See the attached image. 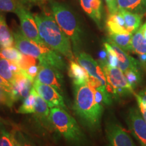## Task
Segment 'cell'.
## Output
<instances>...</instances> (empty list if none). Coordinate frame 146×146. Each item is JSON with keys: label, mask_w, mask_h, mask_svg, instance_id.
<instances>
[{"label": "cell", "mask_w": 146, "mask_h": 146, "mask_svg": "<svg viewBox=\"0 0 146 146\" xmlns=\"http://www.w3.org/2000/svg\"><path fill=\"white\" fill-rule=\"evenodd\" d=\"M125 75L126 78H127L128 83H129V85H131L133 89H135L141 83V70H128L126 72H125Z\"/></svg>", "instance_id": "obj_27"}, {"label": "cell", "mask_w": 146, "mask_h": 146, "mask_svg": "<svg viewBox=\"0 0 146 146\" xmlns=\"http://www.w3.org/2000/svg\"><path fill=\"white\" fill-rule=\"evenodd\" d=\"M15 47L22 54L29 55L39 60V63L47 64L60 70L66 68L65 62L59 53L45 44H38L28 39L20 31L12 32Z\"/></svg>", "instance_id": "obj_3"}, {"label": "cell", "mask_w": 146, "mask_h": 146, "mask_svg": "<svg viewBox=\"0 0 146 146\" xmlns=\"http://www.w3.org/2000/svg\"><path fill=\"white\" fill-rule=\"evenodd\" d=\"M68 76L72 80L74 85L88 84L89 75L87 70L78 62L70 61L68 66Z\"/></svg>", "instance_id": "obj_17"}, {"label": "cell", "mask_w": 146, "mask_h": 146, "mask_svg": "<svg viewBox=\"0 0 146 146\" xmlns=\"http://www.w3.org/2000/svg\"><path fill=\"white\" fill-rule=\"evenodd\" d=\"M0 87L12 93V85L0 76Z\"/></svg>", "instance_id": "obj_39"}, {"label": "cell", "mask_w": 146, "mask_h": 146, "mask_svg": "<svg viewBox=\"0 0 146 146\" xmlns=\"http://www.w3.org/2000/svg\"><path fill=\"white\" fill-rule=\"evenodd\" d=\"M33 88L35 89L37 94L47 102L49 107L61 108L66 110L63 97L56 89L48 85L40 83L37 80H35Z\"/></svg>", "instance_id": "obj_10"}, {"label": "cell", "mask_w": 146, "mask_h": 146, "mask_svg": "<svg viewBox=\"0 0 146 146\" xmlns=\"http://www.w3.org/2000/svg\"><path fill=\"white\" fill-rule=\"evenodd\" d=\"M21 69L17 62L5 59H0V76L11 85L15 81Z\"/></svg>", "instance_id": "obj_18"}, {"label": "cell", "mask_w": 146, "mask_h": 146, "mask_svg": "<svg viewBox=\"0 0 146 146\" xmlns=\"http://www.w3.org/2000/svg\"><path fill=\"white\" fill-rule=\"evenodd\" d=\"M25 72L35 81L36 77V76H37L38 72H39V65L33 66L31 67V68H29L28 70H25Z\"/></svg>", "instance_id": "obj_37"}, {"label": "cell", "mask_w": 146, "mask_h": 146, "mask_svg": "<svg viewBox=\"0 0 146 146\" xmlns=\"http://www.w3.org/2000/svg\"><path fill=\"white\" fill-rule=\"evenodd\" d=\"M3 128H4V127L3 126L2 123H1V122L0 121V131H1L2 129H3Z\"/></svg>", "instance_id": "obj_42"}, {"label": "cell", "mask_w": 146, "mask_h": 146, "mask_svg": "<svg viewBox=\"0 0 146 146\" xmlns=\"http://www.w3.org/2000/svg\"><path fill=\"white\" fill-rule=\"evenodd\" d=\"M123 15L125 20V27L127 31L131 34H134L140 28L143 16L132 13V12L122 11L119 12Z\"/></svg>", "instance_id": "obj_22"}, {"label": "cell", "mask_w": 146, "mask_h": 146, "mask_svg": "<svg viewBox=\"0 0 146 146\" xmlns=\"http://www.w3.org/2000/svg\"><path fill=\"white\" fill-rule=\"evenodd\" d=\"M109 14H114L118 12L117 0H105Z\"/></svg>", "instance_id": "obj_35"}, {"label": "cell", "mask_w": 146, "mask_h": 146, "mask_svg": "<svg viewBox=\"0 0 146 146\" xmlns=\"http://www.w3.org/2000/svg\"><path fill=\"white\" fill-rule=\"evenodd\" d=\"M15 14L20 20L21 32L24 35L38 44H45L40 37L34 15L29 8L20 3Z\"/></svg>", "instance_id": "obj_7"}, {"label": "cell", "mask_w": 146, "mask_h": 146, "mask_svg": "<svg viewBox=\"0 0 146 146\" xmlns=\"http://www.w3.org/2000/svg\"><path fill=\"white\" fill-rule=\"evenodd\" d=\"M133 34H108V39L126 52H132Z\"/></svg>", "instance_id": "obj_23"}, {"label": "cell", "mask_w": 146, "mask_h": 146, "mask_svg": "<svg viewBox=\"0 0 146 146\" xmlns=\"http://www.w3.org/2000/svg\"><path fill=\"white\" fill-rule=\"evenodd\" d=\"M14 135V136L18 140L21 146H35L33 142L31 141V139L25 135L24 133H23L21 131L18 130H14L11 132Z\"/></svg>", "instance_id": "obj_32"}, {"label": "cell", "mask_w": 146, "mask_h": 146, "mask_svg": "<svg viewBox=\"0 0 146 146\" xmlns=\"http://www.w3.org/2000/svg\"><path fill=\"white\" fill-rule=\"evenodd\" d=\"M99 64L100 66L102 67L108 64V55L106 50H103L100 52L99 54Z\"/></svg>", "instance_id": "obj_38"}, {"label": "cell", "mask_w": 146, "mask_h": 146, "mask_svg": "<svg viewBox=\"0 0 146 146\" xmlns=\"http://www.w3.org/2000/svg\"><path fill=\"white\" fill-rule=\"evenodd\" d=\"M22 56L23 54L16 47H0V59H5L18 63Z\"/></svg>", "instance_id": "obj_26"}, {"label": "cell", "mask_w": 146, "mask_h": 146, "mask_svg": "<svg viewBox=\"0 0 146 146\" xmlns=\"http://www.w3.org/2000/svg\"><path fill=\"white\" fill-rule=\"evenodd\" d=\"M33 15L43 43L70 61H73L74 55L70 40L60 28L54 16L43 12Z\"/></svg>", "instance_id": "obj_1"}, {"label": "cell", "mask_w": 146, "mask_h": 146, "mask_svg": "<svg viewBox=\"0 0 146 146\" xmlns=\"http://www.w3.org/2000/svg\"><path fill=\"white\" fill-rule=\"evenodd\" d=\"M14 44L13 34L7 25L3 12L0 11V47H12Z\"/></svg>", "instance_id": "obj_21"}, {"label": "cell", "mask_w": 146, "mask_h": 146, "mask_svg": "<svg viewBox=\"0 0 146 146\" xmlns=\"http://www.w3.org/2000/svg\"><path fill=\"white\" fill-rule=\"evenodd\" d=\"M118 12H132L139 15L146 14V0H117Z\"/></svg>", "instance_id": "obj_19"}, {"label": "cell", "mask_w": 146, "mask_h": 146, "mask_svg": "<svg viewBox=\"0 0 146 146\" xmlns=\"http://www.w3.org/2000/svg\"><path fill=\"white\" fill-rule=\"evenodd\" d=\"M106 41L111 45L113 50L116 52L118 58V68H120L124 73L130 70H141V66L138 60H135L132 56H129L127 52L120 48L118 45H116L108 38L106 39Z\"/></svg>", "instance_id": "obj_14"}, {"label": "cell", "mask_w": 146, "mask_h": 146, "mask_svg": "<svg viewBox=\"0 0 146 146\" xmlns=\"http://www.w3.org/2000/svg\"><path fill=\"white\" fill-rule=\"evenodd\" d=\"M75 58L76 62L87 70L89 76L99 81L102 86L105 87L112 96V89L108 84L104 72L99 63L91 57L90 55L84 52L78 53L75 56Z\"/></svg>", "instance_id": "obj_8"}, {"label": "cell", "mask_w": 146, "mask_h": 146, "mask_svg": "<svg viewBox=\"0 0 146 146\" xmlns=\"http://www.w3.org/2000/svg\"><path fill=\"white\" fill-rule=\"evenodd\" d=\"M128 123L133 134L141 146H146V122L137 109L131 108L128 116Z\"/></svg>", "instance_id": "obj_12"}, {"label": "cell", "mask_w": 146, "mask_h": 146, "mask_svg": "<svg viewBox=\"0 0 146 146\" xmlns=\"http://www.w3.org/2000/svg\"><path fill=\"white\" fill-rule=\"evenodd\" d=\"M50 7L53 16L62 30L68 36L72 45L74 57L81 52L83 44V33L79 22L74 12L68 6L58 1H51Z\"/></svg>", "instance_id": "obj_4"}, {"label": "cell", "mask_w": 146, "mask_h": 146, "mask_svg": "<svg viewBox=\"0 0 146 146\" xmlns=\"http://www.w3.org/2000/svg\"><path fill=\"white\" fill-rule=\"evenodd\" d=\"M19 4L16 0H0V11L15 14Z\"/></svg>", "instance_id": "obj_29"}, {"label": "cell", "mask_w": 146, "mask_h": 146, "mask_svg": "<svg viewBox=\"0 0 146 146\" xmlns=\"http://www.w3.org/2000/svg\"><path fill=\"white\" fill-rule=\"evenodd\" d=\"M106 78L108 84L112 91L115 98L134 95L135 92L128 83L124 72L118 67H112L108 64L102 67Z\"/></svg>", "instance_id": "obj_6"}, {"label": "cell", "mask_w": 146, "mask_h": 146, "mask_svg": "<svg viewBox=\"0 0 146 146\" xmlns=\"http://www.w3.org/2000/svg\"><path fill=\"white\" fill-rule=\"evenodd\" d=\"M34 81L25 71L21 70L12 84V94L15 102L23 101L29 96L33 87Z\"/></svg>", "instance_id": "obj_11"}, {"label": "cell", "mask_w": 146, "mask_h": 146, "mask_svg": "<svg viewBox=\"0 0 146 146\" xmlns=\"http://www.w3.org/2000/svg\"><path fill=\"white\" fill-rule=\"evenodd\" d=\"M134 96H135L137 99V104H138V106L139 108L140 112H141L142 116H143L144 120H145L146 122V105L144 104L143 102H142L141 99L140 98V97L138 96V94H137L135 93V94H134Z\"/></svg>", "instance_id": "obj_36"}, {"label": "cell", "mask_w": 146, "mask_h": 146, "mask_svg": "<svg viewBox=\"0 0 146 146\" xmlns=\"http://www.w3.org/2000/svg\"><path fill=\"white\" fill-rule=\"evenodd\" d=\"M106 28L108 34L129 33L126 29L123 16L119 12L114 14H110L106 21Z\"/></svg>", "instance_id": "obj_20"}, {"label": "cell", "mask_w": 146, "mask_h": 146, "mask_svg": "<svg viewBox=\"0 0 146 146\" xmlns=\"http://www.w3.org/2000/svg\"><path fill=\"white\" fill-rule=\"evenodd\" d=\"M36 91L33 87L31 91L28 96L23 100V104L18 109L17 112L19 114H33L35 112V106L36 102Z\"/></svg>", "instance_id": "obj_24"}, {"label": "cell", "mask_w": 146, "mask_h": 146, "mask_svg": "<svg viewBox=\"0 0 146 146\" xmlns=\"http://www.w3.org/2000/svg\"><path fill=\"white\" fill-rule=\"evenodd\" d=\"M106 131L111 146H136L128 133L117 124L109 123Z\"/></svg>", "instance_id": "obj_13"}, {"label": "cell", "mask_w": 146, "mask_h": 146, "mask_svg": "<svg viewBox=\"0 0 146 146\" xmlns=\"http://www.w3.org/2000/svg\"><path fill=\"white\" fill-rule=\"evenodd\" d=\"M49 108L50 107L47 102L36 92L34 114L40 123L47 129H50V126L53 125L50 120V110Z\"/></svg>", "instance_id": "obj_16"}, {"label": "cell", "mask_w": 146, "mask_h": 146, "mask_svg": "<svg viewBox=\"0 0 146 146\" xmlns=\"http://www.w3.org/2000/svg\"><path fill=\"white\" fill-rule=\"evenodd\" d=\"M138 96L140 97L144 104L146 105V88H144L139 92Z\"/></svg>", "instance_id": "obj_41"}, {"label": "cell", "mask_w": 146, "mask_h": 146, "mask_svg": "<svg viewBox=\"0 0 146 146\" xmlns=\"http://www.w3.org/2000/svg\"><path fill=\"white\" fill-rule=\"evenodd\" d=\"M138 56L139 58V62L141 64V66L146 70V54L139 55Z\"/></svg>", "instance_id": "obj_40"}, {"label": "cell", "mask_w": 146, "mask_h": 146, "mask_svg": "<svg viewBox=\"0 0 146 146\" xmlns=\"http://www.w3.org/2000/svg\"><path fill=\"white\" fill-rule=\"evenodd\" d=\"M39 72L35 79L52 86L60 94L63 93V75L60 70L47 64L39 63Z\"/></svg>", "instance_id": "obj_9"}, {"label": "cell", "mask_w": 146, "mask_h": 146, "mask_svg": "<svg viewBox=\"0 0 146 146\" xmlns=\"http://www.w3.org/2000/svg\"><path fill=\"white\" fill-rule=\"evenodd\" d=\"M16 1L28 8L32 6H41L46 2V0H16Z\"/></svg>", "instance_id": "obj_34"}, {"label": "cell", "mask_w": 146, "mask_h": 146, "mask_svg": "<svg viewBox=\"0 0 146 146\" xmlns=\"http://www.w3.org/2000/svg\"><path fill=\"white\" fill-rule=\"evenodd\" d=\"M84 12L94 21L98 28H102L104 5L102 0H79Z\"/></svg>", "instance_id": "obj_15"}, {"label": "cell", "mask_w": 146, "mask_h": 146, "mask_svg": "<svg viewBox=\"0 0 146 146\" xmlns=\"http://www.w3.org/2000/svg\"><path fill=\"white\" fill-rule=\"evenodd\" d=\"M132 52L138 56L146 54V39L139 29L133 35Z\"/></svg>", "instance_id": "obj_25"}, {"label": "cell", "mask_w": 146, "mask_h": 146, "mask_svg": "<svg viewBox=\"0 0 146 146\" xmlns=\"http://www.w3.org/2000/svg\"><path fill=\"white\" fill-rule=\"evenodd\" d=\"M105 50L107 52L108 55V64L112 67H118V58L116 52L113 50L111 45L107 41L104 43Z\"/></svg>", "instance_id": "obj_31"}, {"label": "cell", "mask_w": 146, "mask_h": 146, "mask_svg": "<svg viewBox=\"0 0 146 146\" xmlns=\"http://www.w3.org/2000/svg\"><path fill=\"white\" fill-rule=\"evenodd\" d=\"M20 68L23 70H27L33 66L36 65V58L31 56L23 54L21 59L17 63Z\"/></svg>", "instance_id": "obj_30"}, {"label": "cell", "mask_w": 146, "mask_h": 146, "mask_svg": "<svg viewBox=\"0 0 146 146\" xmlns=\"http://www.w3.org/2000/svg\"><path fill=\"white\" fill-rule=\"evenodd\" d=\"M14 102L12 93L0 87V106L12 108Z\"/></svg>", "instance_id": "obj_28"}, {"label": "cell", "mask_w": 146, "mask_h": 146, "mask_svg": "<svg viewBox=\"0 0 146 146\" xmlns=\"http://www.w3.org/2000/svg\"><path fill=\"white\" fill-rule=\"evenodd\" d=\"M50 120L53 127L74 145L81 146L85 143V135L78 123L66 110L61 108H52Z\"/></svg>", "instance_id": "obj_5"}, {"label": "cell", "mask_w": 146, "mask_h": 146, "mask_svg": "<svg viewBox=\"0 0 146 146\" xmlns=\"http://www.w3.org/2000/svg\"><path fill=\"white\" fill-rule=\"evenodd\" d=\"M74 86V110L82 123L90 130L100 128L104 107L96 102L94 89L89 84Z\"/></svg>", "instance_id": "obj_2"}, {"label": "cell", "mask_w": 146, "mask_h": 146, "mask_svg": "<svg viewBox=\"0 0 146 146\" xmlns=\"http://www.w3.org/2000/svg\"><path fill=\"white\" fill-rule=\"evenodd\" d=\"M0 146H12L10 133L5 129V128L0 131Z\"/></svg>", "instance_id": "obj_33"}]
</instances>
